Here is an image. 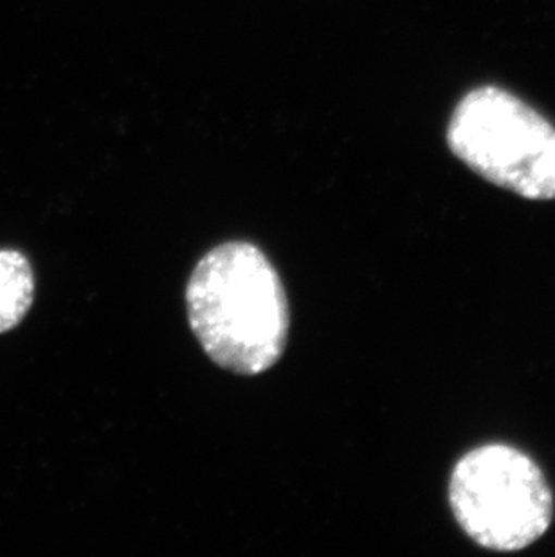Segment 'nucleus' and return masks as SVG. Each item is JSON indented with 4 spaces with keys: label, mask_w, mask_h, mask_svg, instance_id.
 I'll return each mask as SVG.
<instances>
[{
    "label": "nucleus",
    "mask_w": 555,
    "mask_h": 557,
    "mask_svg": "<svg viewBox=\"0 0 555 557\" xmlns=\"http://www.w3.org/2000/svg\"><path fill=\"white\" fill-rule=\"evenodd\" d=\"M186 306L200 347L224 370L258 375L287 347L291 320L282 278L252 244L211 249L189 276Z\"/></svg>",
    "instance_id": "nucleus-1"
},
{
    "label": "nucleus",
    "mask_w": 555,
    "mask_h": 557,
    "mask_svg": "<svg viewBox=\"0 0 555 557\" xmlns=\"http://www.w3.org/2000/svg\"><path fill=\"white\" fill-rule=\"evenodd\" d=\"M447 147L499 188L555 199V126L508 90L483 85L467 92L447 125Z\"/></svg>",
    "instance_id": "nucleus-2"
},
{
    "label": "nucleus",
    "mask_w": 555,
    "mask_h": 557,
    "mask_svg": "<svg viewBox=\"0 0 555 557\" xmlns=\"http://www.w3.org/2000/svg\"><path fill=\"white\" fill-rule=\"evenodd\" d=\"M449 504L461 531L494 553H519L545 536L554 499L540 466L516 447L488 444L456 462Z\"/></svg>",
    "instance_id": "nucleus-3"
},
{
    "label": "nucleus",
    "mask_w": 555,
    "mask_h": 557,
    "mask_svg": "<svg viewBox=\"0 0 555 557\" xmlns=\"http://www.w3.org/2000/svg\"><path fill=\"white\" fill-rule=\"evenodd\" d=\"M35 296V278L27 258L18 251H0V334L15 329Z\"/></svg>",
    "instance_id": "nucleus-4"
}]
</instances>
